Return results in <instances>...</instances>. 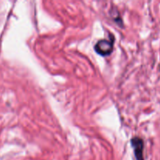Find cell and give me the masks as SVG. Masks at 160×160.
<instances>
[{
	"mask_svg": "<svg viewBox=\"0 0 160 160\" xmlns=\"http://www.w3.org/2000/svg\"><path fill=\"white\" fill-rule=\"evenodd\" d=\"M113 42L114 38L112 35V37L109 38V39H102L99 40L95 45V49L97 53H98L101 56H108L110 54L113 48Z\"/></svg>",
	"mask_w": 160,
	"mask_h": 160,
	"instance_id": "obj_1",
	"label": "cell"
},
{
	"mask_svg": "<svg viewBox=\"0 0 160 160\" xmlns=\"http://www.w3.org/2000/svg\"><path fill=\"white\" fill-rule=\"evenodd\" d=\"M131 145L134 148V155L137 160H144V142L142 139L140 138H134L131 139Z\"/></svg>",
	"mask_w": 160,
	"mask_h": 160,
	"instance_id": "obj_2",
	"label": "cell"
}]
</instances>
